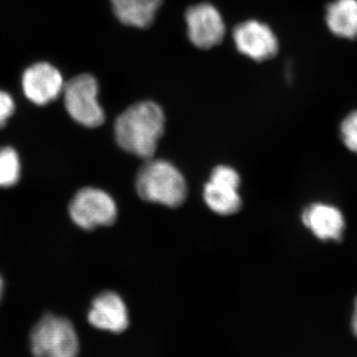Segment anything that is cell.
Masks as SVG:
<instances>
[{
	"instance_id": "6da1fadb",
	"label": "cell",
	"mask_w": 357,
	"mask_h": 357,
	"mask_svg": "<svg viewBox=\"0 0 357 357\" xmlns=\"http://www.w3.org/2000/svg\"><path fill=\"white\" fill-rule=\"evenodd\" d=\"M164 128L165 114L160 105L153 102H136L115 121V139L124 151L150 159L156 152Z\"/></svg>"
},
{
	"instance_id": "7a4b0ae2",
	"label": "cell",
	"mask_w": 357,
	"mask_h": 357,
	"mask_svg": "<svg viewBox=\"0 0 357 357\" xmlns=\"http://www.w3.org/2000/svg\"><path fill=\"white\" fill-rule=\"evenodd\" d=\"M136 190L141 199L170 208L181 206L187 197V184L182 173L165 160H149L136 177Z\"/></svg>"
},
{
	"instance_id": "3957f363",
	"label": "cell",
	"mask_w": 357,
	"mask_h": 357,
	"mask_svg": "<svg viewBox=\"0 0 357 357\" xmlns=\"http://www.w3.org/2000/svg\"><path fill=\"white\" fill-rule=\"evenodd\" d=\"M33 357H77L79 337L69 319L47 314L30 333Z\"/></svg>"
},
{
	"instance_id": "277c9868",
	"label": "cell",
	"mask_w": 357,
	"mask_h": 357,
	"mask_svg": "<svg viewBox=\"0 0 357 357\" xmlns=\"http://www.w3.org/2000/svg\"><path fill=\"white\" fill-rule=\"evenodd\" d=\"M98 88L96 77L89 74L79 75L65 84L66 109L84 128H98L105 122V112L98 102Z\"/></svg>"
},
{
	"instance_id": "5b68a950",
	"label": "cell",
	"mask_w": 357,
	"mask_h": 357,
	"mask_svg": "<svg viewBox=\"0 0 357 357\" xmlns=\"http://www.w3.org/2000/svg\"><path fill=\"white\" fill-rule=\"evenodd\" d=\"M69 211L73 222L86 230L112 225L117 217L114 199L96 188L79 190L70 202Z\"/></svg>"
},
{
	"instance_id": "8992f818",
	"label": "cell",
	"mask_w": 357,
	"mask_h": 357,
	"mask_svg": "<svg viewBox=\"0 0 357 357\" xmlns=\"http://www.w3.org/2000/svg\"><path fill=\"white\" fill-rule=\"evenodd\" d=\"M188 37L197 48L208 50L222 43L227 32L217 7L208 2L190 6L185 13Z\"/></svg>"
},
{
	"instance_id": "52a82bcc",
	"label": "cell",
	"mask_w": 357,
	"mask_h": 357,
	"mask_svg": "<svg viewBox=\"0 0 357 357\" xmlns=\"http://www.w3.org/2000/svg\"><path fill=\"white\" fill-rule=\"evenodd\" d=\"M239 185L241 177L234 168L218 166L213 169L210 181L204 185V202L218 215H234L241 206Z\"/></svg>"
},
{
	"instance_id": "ba28073f",
	"label": "cell",
	"mask_w": 357,
	"mask_h": 357,
	"mask_svg": "<svg viewBox=\"0 0 357 357\" xmlns=\"http://www.w3.org/2000/svg\"><path fill=\"white\" fill-rule=\"evenodd\" d=\"M237 51L256 62H264L277 55L279 41L265 23L251 20L236 26L232 33Z\"/></svg>"
},
{
	"instance_id": "9c48e42d",
	"label": "cell",
	"mask_w": 357,
	"mask_h": 357,
	"mask_svg": "<svg viewBox=\"0 0 357 357\" xmlns=\"http://www.w3.org/2000/svg\"><path fill=\"white\" fill-rule=\"evenodd\" d=\"M64 86L62 74L50 63H36L23 73V93L35 105L53 102L63 93Z\"/></svg>"
},
{
	"instance_id": "30bf717a",
	"label": "cell",
	"mask_w": 357,
	"mask_h": 357,
	"mask_svg": "<svg viewBox=\"0 0 357 357\" xmlns=\"http://www.w3.org/2000/svg\"><path fill=\"white\" fill-rule=\"evenodd\" d=\"M89 324L98 330L114 333L124 332L129 326L128 307L121 296L103 292L93 300L88 316Z\"/></svg>"
},
{
	"instance_id": "8fae6325",
	"label": "cell",
	"mask_w": 357,
	"mask_h": 357,
	"mask_svg": "<svg viewBox=\"0 0 357 357\" xmlns=\"http://www.w3.org/2000/svg\"><path fill=\"white\" fill-rule=\"evenodd\" d=\"M302 222L319 241H342L345 220L335 206L323 203L310 204L303 211Z\"/></svg>"
},
{
	"instance_id": "7c38bea8",
	"label": "cell",
	"mask_w": 357,
	"mask_h": 357,
	"mask_svg": "<svg viewBox=\"0 0 357 357\" xmlns=\"http://www.w3.org/2000/svg\"><path fill=\"white\" fill-rule=\"evenodd\" d=\"M117 20L131 27H149L163 0H110Z\"/></svg>"
},
{
	"instance_id": "4fadbf2b",
	"label": "cell",
	"mask_w": 357,
	"mask_h": 357,
	"mask_svg": "<svg viewBox=\"0 0 357 357\" xmlns=\"http://www.w3.org/2000/svg\"><path fill=\"white\" fill-rule=\"evenodd\" d=\"M328 29L340 38L357 39V0H335L326 6Z\"/></svg>"
},
{
	"instance_id": "5bb4252c",
	"label": "cell",
	"mask_w": 357,
	"mask_h": 357,
	"mask_svg": "<svg viewBox=\"0 0 357 357\" xmlns=\"http://www.w3.org/2000/svg\"><path fill=\"white\" fill-rule=\"evenodd\" d=\"M20 177V162L17 152L11 147L0 148V187L10 188Z\"/></svg>"
},
{
	"instance_id": "9a60e30c",
	"label": "cell",
	"mask_w": 357,
	"mask_h": 357,
	"mask_svg": "<svg viewBox=\"0 0 357 357\" xmlns=\"http://www.w3.org/2000/svg\"><path fill=\"white\" fill-rule=\"evenodd\" d=\"M340 133L347 149L357 154V110L345 116L340 126Z\"/></svg>"
},
{
	"instance_id": "2e32d148",
	"label": "cell",
	"mask_w": 357,
	"mask_h": 357,
	"mask_svg": "<svg viewBox=\"0 0 357 357\" xmlns=\"http://www.w3.org/2000/svg\"><path fill=\"white\" fill-rule=\"evenodd\" d=\"M15 112V102L13 96L0 89V128L6 126L7 121Z\"/></svg>"
},
{
	"instance_id": "e0dca14e",
	"label": "cell",
	"mask_w": 357,
	"mask_h": 357,
	"mask_svg": "<svg viewBox=\"0 0 357 357\" xmlns=\"http://www.w3.org/2000/svg\"><path fill=\"white\" fill-rule=\"evenodd\" d=\"M351 328L352 332H354V335H356V337H357V297L356 302H354V316H352Z\"/></svg>"
},
{
	"instance_id": "ac0fdd59",
	"label": "cell",
	"mask_w": 357,
	"mask_h": 357,
	"mask_svg": "<svg viewBox=\"0 0 357 357\" xmlns=\"http://www.w3.org/2000/svg\"><path fill=\"white\" fill-rule=\"evenodd\" d=\"M3 280H2L1 276H0V301H1L2 295H3Z\"/></svg>"
}]
</instances>
